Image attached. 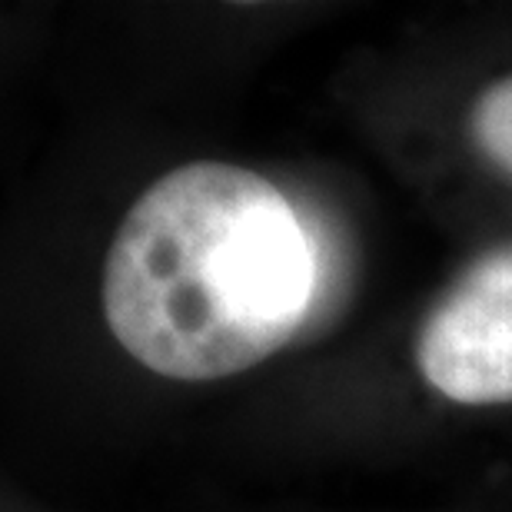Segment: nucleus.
<instances>
[{
  "label": "nucleus",
  "instance_id": "f257e3e1",
  "mask_svg": "<svg viewBox=\"0 0 512 512\" xmlns=\"http://www.w3.org/2000/svg\"><path fill=\"white\" fill-rule=\"evenodd\" d=\"M316 290V250L293 203L233 163L177 167L140 193L107 250L114 340L157 376L207 383L293 340Z\"/></svg>",
  "mask_w": 512,
  "mask_h": 512
},
{
  "label": "nucleus",
  "instance_id": "f03ea898",
  "mask_svg": "<svg viewBox=\"0 0 512 512\" xmlns=\"http://www.w3.org/2000/svg\"><path fill=\"white\" fill-rule=\"evenodd\" d=\"M416 366L453 403H512V253L473 263L443 293L419 326Z\"/></svg>",
  "mask_w": 512,
  "mask_h": 512
},
{
  "label": "nucleus",
  "instance_id": "7ed1b4c3",
  "mask_svg": "<svg viewBox=\"0 0 512 512\" xmlns=\"http://www.w3.org/2000/svg\"><path fill=\"white\" fill-rule=\"evenodd\" d=\"M469 137L489 163L512 177V74L479 94L469 110Z\"/></svg>",
  "mask_w": 512,
  "mask_h": 512
}]
</instances>
